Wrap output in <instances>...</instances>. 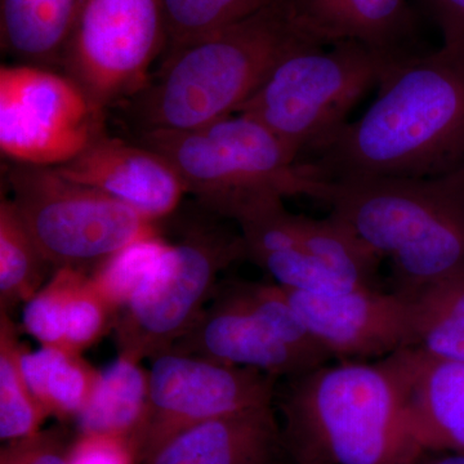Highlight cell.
I'll return each instance as SVG.
<instances>
[{
  "mask_svg": "<svg viewBox=\"0 0 464 464\" xmlns=\"http://www.w3.org/2000/svg\"><path fill=\"white\" fill-rule=\"evenodd\" d=\"M311 164L324 181L463 170L464 48L442 45L393 66L371 108Z\"/></svg>",
  "mask_w": 464,
  "mask_h": 464,
  "instance_id": "obj_1",
  "label": "cell"
},
{
  "mask_svg": "<svg viewBox=\"0 0 464 464\" xmlns=\"http://www.w3.org/2000/svg\"><path fill=\"white\" fill-rule=\"evenodd\" d=\"M276 401L292 464H415L426 453L389 357L288 378Z\"/></svg>",
  "mask_w": 464,
  "mask_h": 464,
  "instance_id": "obj_2",
  "label": "cell"
},
{
  "mask_svg": "<svg viewBox=\"0 0 464 464\" xmlns=\"http://www.w3.org/2000/svg\"><path fill=\"white\" fill-rule=\"evenodd\" d=\"M317 44L286 0L170 50L157 81L137 94L145 130H190L237 114L293 51Z\"/></svg>",
  "mask_w": 464,
  "mask_h": 464,
  "instance_id": "obj_3",
  "label": "cell"
},
{
  "mask_svg": "<svg viewBox=\"0 0 464 464\" xmlns=\"http://www.w3.org/2000/svg\"><path fill=\"white\" fill-rule=\"evenodd\" d=\"M324 204L390 259L399 292L413 293L464 267V169L433 179H334Z\"/></svg>",
  "mask_w": 464,
  "mask_h": 464,
  "instance_id": "obj_4",
  "label": "cell"
},
{
  "mask_svg": "<svg viewBox=\"0 0 464 464\" xmlns=\"http://www.w3.org/2000/svg\"><path fill=\"white\" fill-rule=\"evenodd\" d=\"M142 143L173 164L203 206L231 219L270 198L324 203L331 183L265 124L240 112L197 130H143Z\"/></svg>",
  "mask_w": 464,
  "mask_h": 464,
  "instance_id": "obj_5",
  "label": "cell"
},
{
  "mask_svg": "<svg viewBox=\"0 0 464 464\" xmlns=\"http://www.w3.org/2000/svg\"><path fill=\"white\" fill-rule=\"evenodd\" d=\"M398 63L357 42L335 43L329 50L298 48L237 112L257 119L298 157L319 155L350 123L357 103Z\"/></svg>",
  "mask_w": 464,
  "mask_h": 464,
  "instance_id": "obj_6",
  "label": "cell"
},
{
  "mask_svg": "<svg viewBox=\"0 0 464 464\" xmlns=\"http://www.w3.org/2000/svg\"><path fill=\"white\" fill-rule=\"evenodd\" d=\"M11 198L48 264L83 270L134 241L158 235L157 222L101 191L70 181L56 168L16 166Z\"/></svg>",
  "mask_w": 464,
  "mask_h": 464,
  "instance_id": "obj_7",
  "label": "cell"
},
{
  "mask_svg": "<svg viewBox=\"0 0 464 464\" xmlns=\"http://www.w3.org/2000/svg\"><path fill=\"white\" fill-rule=\"evenodd\" d=\"M241 258H246L243 237L224 228L203 227L169 244L116 319L119 353L142 362L172 350L215 295L219 274Z\"/></svg>",
  "mask_w": 464,
  "mask_h": 464,
  "instance_id": "obj_8",
  "label": "cell"
},
{
  "mask_svg": "<svg viewBox=\"0 0 464 464\" xmlns=\"http://www.w3.org/2000/svg\"><path fill=\"white\" fill-rule=\"evenodd\" d=\"M102 112L74 79L50 67L0 69V150L16 164L69 163L102 136Z\"/></svg>",
  "mask_w": 464,
  "mask_h": 464,
  "instance_id": "obj_9",
  "label": "cell"
},
{
  "mask_svg": "<svg viewBox=\"0 0 464 464\" xmlns=\"http://www.w3.org/2000/svg\"><path fill=\"white\" fill-rule=\"evenodd\" d=\"M166 44L161 0H81L61 66L103 110L148 87Z\"/></svg>",
  "mask_w": 464,
  "mask_h": 464,
  "instance_id": "obj_10",
  "label": "cell"
},
{
  "mask_svg": "<svg viewBox=\"0 0 464 464\" xmlns=\"http://www.w3.org/2000/svg\"><path fill=\"white\" fill-rule=\"evenodd\" d=\"M151 362L148 414L136 440L140 464L197 424L276 401L277 378L257 369L174 350Z\"/></svg>",
  "mask_w": 464,
  "mask_h": 464,
  "instance_id": "obj_11",
  "label": "cell"
},
{
  "mask_svg": "<svg viewBox=\"0 0 464 464\" xmlns=\"http://www.w3.org/2000/svg\"><path fill=\"white\" fill-rule=\"evenodd\" d=\"M283 289L311 334L341 362L381 360L414 346L411 302L405 293L378 286L338 295Z\"/></svg>",
  "mask_w": 464,
  "mask_h": 464,
  "instance_id": "obj_12",
  "label": "cell"
},
{
  "mask_svg": "<svg viewBox=\"0 0 464 464\" xmlns=\"http://www.w3.org/2000/svg\"><path fill=\"white\" fill-rule=\"evenodd\" d=\"M57 172L132 208L150 221L172 215L188 186L173 164L158 151L123 140L100 136Z\"/></svg>",
  "mask_w": 464,
  "mask_h": 464,
  "instance_id": "obj_13",
  "label": "cell"
},
{
  "mask_svg": "<svg viewBox=\"0 0 464 464\" xmlns=\"http://www.w3.org/2000/svg\"><path fill=\"white\" fill-rule=\"evenodd\" d=\"M172 350L257 369L276 378L298 377L316 369L277 337L264 317L241 297L234 283L219 290L213 304Z\"/></svg>",
  "mask_w": 464,
  "mask_h": 464,
  "instance_id": "obj_14",
  "label": "cell"
},
{
  "mask_svg": "<svg viewBox=\"0 0 464 464\" xmlns=\"http://www.w3.org/2000/svg\"><path fill=\"white\" fill-rule=\"evenodd\" d=\"M389 357L405 393L411 430L424 451L464 454V362L418 347Z\"/></svg>",
  "mask_w": 464,
  "mask_h": 464,
  "instance_id": "obj_15",
  "label": "cell"
},
{
  "mask_svg": "<svg viewBox=\"0 0 464 464\" xmlns=\"http://www.w3.org/2000/svg\"><path fill=\"white\" fill-rule=\"evenodd\" d=\"M142 464H292L274 404L207 420L174 436Z\"/></svg>",
  "mask_w": 464,
  "mask_h": 464,
  "instance_id": "obj_16",
  "label": "cell"
},
{
  "mask_svg": "<svg viewBox=\"0 0 464 464\" xmlns=\"http://www.w3.org/2000/svg\"><path fill=\"white\" fill-rule=\"evenodd\" d=\"M302 32L323 47L357 42L391 63L420 52L406 45L413 25L408 0H286Z\"/></svg>",
  "mask_w": 464,
  "mask_h": 464,
  "instance_id": "obj_17",
  "label": "cell"
},
{
  "mask_svg": "<svg viewBox=\"0 0 464 464\" xmlns=\"http://www.w3.org/2000/svg\"><path fill=\"white\" fill-rule=\"evenodd\" d=\"M149 402V371L133 357H116L100 371L99 380L82 413L76 418L79 433L119 436L133 441L145 424Z\"/></svg>",
  "mask_w": 464,
  "mask_h": 464,
  "instance_id": "obj_18",
  "label": "cell"
},
{
  "mask_svg": "<svg viewBox=\"0 0 464 464\" xmlns=\"http://www.w3.org/2000/svg\"><path fill=\"white\" fill-rule=\"evenodd\" d=\"M81 0H0V41L30 65H61Z\"/></svg>",
  "mask_w": 464,
  "mask_h": 464,
  "instance_id": "obj_19",
  "label": "cell"
},
{
  "mask_svg": "<svg viewBox=\"0 0 464 464\" xmlns=\"http://www.w3.org/2000/svg\"><path fill=\"white\" fill-rule=\"evenodd\" d=\"M23 368L34 398L48 418L76 420L90 401L100 371L63 347L24 351Z\"/></svg>",
  "mask_w": 464,
  "mask_h": 464,
  "instance_id": "obj_20",
  "label": "cell"
},
{
  "mask_svg": "<svg viewBox=\"0 0 464 464\" xmlns=\"http://www.w3.org/2000/svg\"><path fill=\"white\" fill-rule=\"evenodd\" d=\"M405 295L413 313V347L464 362V267Z\"/></svg>",
  "mask_w": 464,
  "mask_h": 464,
  "instance_id": "obj_21",
  "label": "cell"
},
{
  "mask_svg": "<svg viewBox=\"0 0 464 464\" xmlns=\"http://www.w3.org/2000/svg\"><path fill=\"white\" fill-rule=\"evenodd\" d=\"M50 266L11 198L0 203V310L25 304L43 288Z\"/></svg>",
  "mask_w": 464,
  "mask_h": 464,
  "instance_id": "obj_22",
  "label": "cell"
},
{
  "mask_svg": "<svg viewBox=\"0 0 464 464\" xmlns=\"http://www.w3.org/2000/svg\"><path fill=\"white\" fill-rule=\"evenodd\" d=\"M24 351L20 328L0 310V438L5 442L41 431L48 418L27 383Z\"/></svg>",
  "mask_w": 464,
  "mask_h": 464,
  "instance_id": "obj_23",
  "label": "cell"
},
{
  "mask_svg": "<svg viewBox=\"0 0 464 464\" xmlns=\"http://www.w3.org/2000/svg\"><path fill=\"white\" fill-rule=\"evenodd\" d=\"M168 246L160 235H154L134 241L94 267L92 282L118 315L148 282Z\"/></svg>",
  "mask_w": 464,
  "mask_h": 464,
  "instance_id": "obj_24",
  "label": "cell"
},
{
  "mask_svg": "<svg viewBox=\"0 0 464 464\" xmlns=\"http://www.w3.org/2000/svg\"><path fill=\"white\" fill-rule=\"evenodd\" d=\"M166 16L168 45L183 47L239 23L271 0H161Z\"/></svg>",
  "mask_w": 464,
  "mask_h": 464,
  "instance_id": "obj_25",
  "label": "cell"
},
{
  "mask_svg": "<svg viewBox=\"0 0 464 464\" xmlns=\"http://www.w3.org/2000/svg\"><path fill=\"white\" fill-rule=\"evenodd\" d=\"M82 271L57 268L53 276L24 306L23 331L41 346L65 348L67 304Z\"/></svg>",
  "mask_w": 464,
  "mask_h": 464,
  "instance_id": "obj_26",
  "label": "cell"
},
{
  "mask_svg": "<svg viewBox=\"0 0 464 464\" xmlns=\"http://www.w3.org/2000/svg\"><path fill=\"white\" fill-rule=\"evenodd\" d=\"M118 313L82 271L67 304L65 348L82 353L115 328Z\"/></svg>",
  "mask_w": 464,
  "mask_h": 464,
  "instance_id": "obj_27",
  "label": "cell"
},
{
  "mask_svg": "<svg viewBox=\"0 0 464 464\" xmlns=\"http://www.w3.org/2000/svg\"><path fill=\"white\" fill-rule=\"evenodd\" d=\"M70 447L60 430H41L5 442L0 450V464H69Z\"/></svg>",
  "mask_w": 464,
  "mask_h": 464,
  "instance_id": "obj_28",
  "label": "cell"
},
{
  "mask_svg": "<svg viewBox=\"0 0 464 464\" xmlns=\"http://www.w3.org/2000/svg\"><path fill=\"white\" fill-rule=\"evenodd\" d=\"M69 464H140V460L130 440L79 433L70 447Z\"/></svg>",
  "mask_w": 464,
  "mask_h": 464,
  "instance_id": "obj_29",
  "label": "cell"
},
{
  "mask_svg": "<svg viewBox=\"0 0 464 464\" xmlns=\"http://www.w3.org/2000/svg\"><path fill=\"white\" fill-rule=\"evenodd\" d=\"M441 30L445 47L464 48V0H424Z\"/></svg>",
  "mask_w": 464,
  "mask_h": 464,
  "instance_id": "obj_30",
  "label": "cell"
},
{
  "mask_svg": "<svg viewBox=\"0 0 464 464\" xmlns=\"http://www.w3.org/2000/svg\"><path fill=\"white\" fill-rule=\"evenodd\" d=\"M415 464H464V454L426 451Z\"/></svg>",
  "mask_w": 464,
  "mask_h": 464,
  "instance_id": "obj_31",
  "label": "cell"
}]
</instances>
